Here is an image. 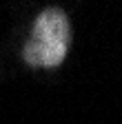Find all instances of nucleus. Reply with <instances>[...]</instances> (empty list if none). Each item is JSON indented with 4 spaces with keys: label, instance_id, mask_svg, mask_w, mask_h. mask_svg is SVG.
Listing matches in <instances>:
<instances>
[{
    "label": "nucleus",
    "instance_id": "1",
    "mask_svg": "<svg viewBox=\"0 0 122 124\" xmlns=\"http://www.w3.org/2000/svg\"><path fill=\"white\" fill-rule=\"evenodd\" d=\"M69 42H71V27L67 13L58 7H49L36 18L33 31L24 44L22 58L29 67L51 69L62 64L69 51Z\"/></svg>",
    "mask_w": 122,
    "mask_h": 124
}]
</instances>
